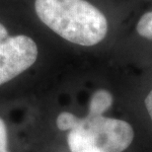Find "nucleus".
<instances>
[{"label": "nucleus", "mask_w": 152, "mask_h": 152, "mask_svg": "<svg viewBox=\"0 0 152 152\" xmlns=\"http://www.w3.org/2000/svg\"><path fill=\"white\" fill-rule=\"evenodd\" d=\"M59 50L31 22L0 4V88L25 77L45 54Z\"/></svg>", "instance_id": "2"}, {"label": "nucleus", "mask_w": 152, "mask_h": 152, "mask_svg": "<svg viewBox=\"0 0 152 152\" xmlns=\"http://www.w3.org/2000/svg\"><path fill=\"white\" fill-rule=\"evenodd\" d=\"M144 106L146 109L148 115H149L150 118L152 120V86L147 91V93L144 96Z\"/></svg>", "instance_id": "8"}, {"label": "nucleus", "mask_w": 152, "mask_h": 152, "mask_svg": "<svg viewBox=\"0 0 152 152\" xmlns=\"http://www.w3.org/2000/svg\"><path fill=\"white\" fill-rule=\"evenodd\" d=\"M134 137L132 126L123 120L88 113L69 130L71 152H123Z\"/></svg>", "instance_id": "3"}, {"label": "nucleus", "mask_w": 152, "mask_h": 152, "mask_svg": "<svg viewBox=\"0 0 152 152\" xmlns=\"http://www.w3.org/2000/svg\"><path fill=\"white\" fill-rule=\"evenodd\" d=\"M61 50H114L138 4L133 0H0Z\"/></svg>", "instance_id": "1"}, {"label": "nucleus", "mask_w": 152, "mask_h": 152, "mask_svg": "<svg viewBox=\"0 0 152 152\" xmlns=\"http://www.w3.org/2000/svg\"><path fill=\"white\" fill-rule=\"evenodd\" d=\"M113 50L129 53H152V3L136 8Z\"/></svg>", "instance_id": "4"}, {"label": "nucleus", "mask_w": 152, "mask_h": 152, "mask_svg": "<svg viewBox=\"0 0 152 152\" xmlns=\"http://www.w3.org/2000/svg\"><path fill=\"white\" fill-rule=\"evenodd\" d=\"M114 103V95L107 88H97L92 92L89 99L88 113L92 115H103Z\"/></svg>", "instance_id": "5"}, {"label": "nucleus", "mask_w": 152, "mask_h": 152, "mask_svg": "<svg viewBox=\"0 0 152 152\" xmlns=\"http://www.w3.org/2000/svg\"><path fill=\"white\" fill-rule=\"evenodd\" d=\"M135 3H137L138 5H144L148 4V3H152V0H133Z\"/></svg>", "instance_id": "9"}, {"label": "nucleus", "mask_w": 152, "mask_h": 152, "mask_svg": "<svg viewBox=\"0 0 152 152\" xmlns=\"http://www.w3.org/2000/svg\"><path fill=\"white\" fill-rule=\"evenodd\" d=\"M79 118L70 112H62L57 115L56 126L60 130H71L78 124Z\"/></svg>", "instance_id": "6"}, {"label": "nucleus", "mask_w": 152, "mask_h": 152, "mask_svg": "<svg viewBox=\"0 0 152 152\" xmlns=\"http://www.w3.org/2000/svg\"><path fill=\"white\" fill-rule=\"evenodd\" d=\"M0 152H9L7 127L2 118H0Z\"/></svg>", "instance_id": "7"}]
</instances>
